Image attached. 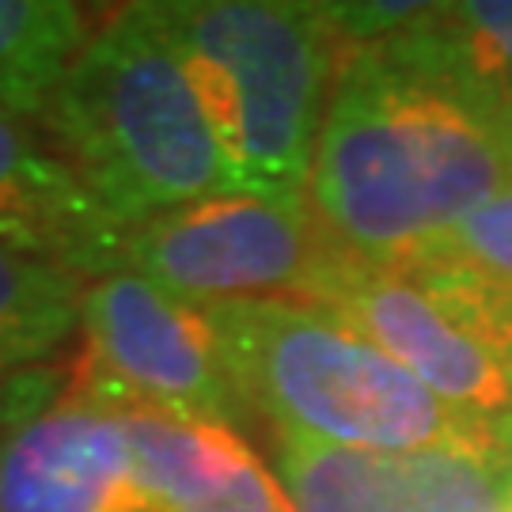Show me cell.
<instances>
[{
  "label": "cell",
  "mask_w": 512,
  "mask_h": 512,
  "mask_svg": "<svg viewBox=\"0 0 512 512\" xmlns=\"http://www.w3.org/2000/svg\"><path fill=\"white\" fill-rule=\"evenodd\" d=\"M80 327L88 334L80 384L99 399L232 429L247 414L205 308L118 270L84 289Z\"/></svg>",
  "instance_id": "8992f818"
},
{
  "label": "cell",
  "mask_w": 512,
  "mask_h": 512,
  "mask_svg": "<svg viewBox=\"0 0 512 512\" xmlns=\"http://www.w3.org/2000/svg\"><path fill=\"white\" fill-rule=\"evenodd\" d=\"M376 46L437 76L512 141V0L425 4L418 19Z\"/></svg>",
  "instance_id": "7c38bea8"
},
{
  "label": "cell",
  "mask_w": 512,
  "mask_h": 512,
  "mask_svg": "<svg viewBox=\"0 0 512 512\" xmlns=\"http://www.w3.org/2000/svg\"><path fill=\"white\" fill-rule=\"evenodd\" d=\"M80 277L0 247V387L35 372L80 327Z\"/></svg>",
  "instance_id": "5bb4252c"
},
{
  "label": "cell",
  "mask_w": 512,
  "mask_h": 512,
  "mask_svg": "<svg viewBox=\"0 0 512 512\" xmlns=\"http://www.w3.org/2000/svg\"><path fill=\"white\" fill-rule=\"evenodd\" d=\"M92 38L69 0H0V110L42 118L57 84Z\"/></svg>",
  "instance_id": "4fadbf2b"
},
{
  "label": "cell",
  "mask_w": 512,
  "mask_h": 512,
  "mask_svg": "<svg viewBox=\"0 0 512 512\" xmlns=\"http://www.w3.org/2000/svg\"><path fill=\"white\" fill-rule=\"evenodd\" d=\"M148 12L183 61L232 190L304 202L346 54L323 4L156 0Z\"/></svg>",
  "instance_id": "277c9868"
},
{
  "label": "cell",
  "mask_w": 512,
  "mask_h": 512,
  "mask_svg": "<svg viewBox=\"0 0 512 512\" xmlns=\"http://www.w3.org/2000/svg\"><path fill=\"white\" fill-rule=\"evenodd\" d=\"M505 186L512 141L497 122L380 46L342 54L308 179L338 255L403 270Z\"/></svg>",
  "instance_id": "6da1fadb"
},
{
  "label": "cell",
  "mask_w": 512,
  "mask_h": 512,
  "mask_svg": "<svg viewBox=\"0 0 512 512\" xmlns=\"http://www.w3.org/2000/svg\"><path fill=\"white\" fill-rule=\"evenodd\" d=\"M308 304L342 315L429 387L448 410L478 425L512 456V353L471 327L414 277L327 251Z\"/></svg>",
  "instance_id": "52a82bcc"
},
{
  "label": "cell",
  "mask_w": 512,
  "mask_h": 512,
  "mask_svg": "<svg viewBox=\"0 0 512 512\" xmlns=\"http://www.w3.org/2000/svg\"><path fill=\"white\" fill-rule=\"evenodd\" d=\"M0 512H148L122 421L80 380L0 414Z\"/></svg>",
  "instance_id": "9c48e42d"
},
{
  "label": "cell",
  "mask_w": 512,
  "mask_h": 512,
  "mask_svg": "<svg viewBox=\"0 0 512 512\" xmlns=\"http://www.w3.org/2000/svg\"><path fill=\"white\" fill-rule=\"evenodd\" d=\"M330 243L304 202L220 194L126 232L122 270L167 296L213 308L228 300H304Z\"/></svg>",
  "instance_id": "5b68a950"
},
{
  "label": "cell",
  "mask_w": 512,
  "mask_h": 512,
  "mask_svg": "<svg viewBox=\"0 0 512 512\" xmlns=\"http://www.w3.org/2000/svg\"><path fill=\"white\" fill-rule=\"evenodd\" d=\"M38 122L126 232L236 194L183 61L148 4H129L95 27Z\"/></svg>",
  "instance_id": "3957f363"
},
{
  "label": "cell",
  "mask_w": 512,
  "mask_h": 512,
  "mask_svg": "<svg viewBox=\"0 0 512 512\" xmlns=\"http://www.w3.org/2000/svg\"><path fill=\"white\" fill-rule=\"evenodd\" d=\"M0 247L73 277L122 270L126 228L23 118L0 110Z\"/></svg>",
  "instance_id": "30bf717a"
},
{
  "label": "cell",
  "mask_w": 512,
  "mask_h": 512,
  "mask_svg": "<svg viewBox=\"0 0 512 512\" xmlns=\"http://www.w3.org/2000/svg\"><path fill=\"white\" fill-rule=\"evenodd\" d=\"M103 403L126 429L133 478L148 512H296L277 475L232 425L167 418L114 399Z\"/></svg>",
  "instance_id": "8fae6325"
},
{
  "label": "cell",
  "mask_w": 512,
  "mask_h": 512,
  "mask_svg": "<svg viewBox=\"0 0 512 512\" xmlns=\"http://www.w3.org/2000/svg\"><path fill=\"white\" fill-rule=\"evenodd\" d=\"M205 315L243 410L270 421L281 440L372 452H501L490 433L319 304L228 300Z\"/></svg>",
  "instance_id": "7a4b0ae2"
},
{
  "label": "cell",
  "mask_w": 512,
  "mask_h": 512,
  "mask_svg": "<svg viewBox=\"0 0 512 512\" xmlns=\"http://www.w3.org/2000/svg\"><path fill=\"white\" fill-rule=\"evenodd\" d=\"M274 475L296 512H512L505 452H372L277 437Z\"/></svg>",
  "instance_id": "ba28073f"
}]
</instances>
